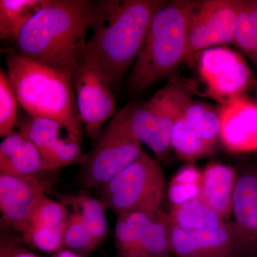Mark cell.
Returning <instances> with one entry per match:
<instances>
[{
  "instance_id": "6da1fadb",
  "label": "cell",
  "mask_w": 257,
  "mask_h": 257,
  "mask_svg": "<svg viewBox=\"0 0 257 257\" xmlns=\"http://www.w3.org/2000/svg\"><path fill=\"white\" fill-rule=\"evenodd\" d=\"M93 3L45 0L19 34L15 52L73 77L87 54Z\"/></svg>"
},
{
  "instance_id": "7a4b0ae2",
  "label": "cell",
  "mask_w": 257,
  "mask_h": 257,
  "mask_svg": "<svg viewBox=\"0 0 257 257\" xmlns=\"http://www.w3.org/2000/svg\"><path fill=\"white\" fill-rule=\"evenodd\" d=\"M167 3L101 0L93 3L88 52L109 77L115 92L133 67L154 16Z\"/></svg>"
},
{
  "instance_id": "3957f363",
  "label": "cell",
  "mask_w": 257,
  "mask_h": 257,
  "mask_svg": "<svg viewBox=\"0 0 257 257\" xmlns=\"http://www.w3.org/2000/svg\"><path fill=\"white\" fill-rule=\"evenodd\" d=\"M5 62L19 104L27 114L55 120L67 132L71 140L82 143L83 124L72 77L15 50L8 52Z\"/></svg>"
},
{
  "instance_id": "277c9868",
  "label": "cell",
  "mask_w": 257,
  "mask_h": 257,
  "mask_svg": "<svg viewBox=\"0 0 257 257\" xmlns=\"http://www.w3.org/2000/svg\"><path fill=\"white\" fill-rule=\"evenodd\" d=\"M199 1L178 0L157 12L143 46L132 67L127 88L138 94L170 77L187 60L189 23Z\"/></svg>"
},
{
  "instance_id": "5b68a950",
  "label": "cell",
  "mask_w": 257,
  "mask_h": 257,
  "mask_svg": "<svg viewBox=\"0 0 257 257\" xmlns=\"http://www.w3.org/2000/svg\"><path fill=\"white\" fill-rule=\"evenodd\" d=\"M135 104L130 102L116 111L94 141L81 163L79 181L84 189L100 187L122 172L143 152L132 128Z\"/></svg>"
},
{
  "instance_id": "8992f818",
  "label": "cell",
  "mask_w": 257,
  "mask_h": 257,
  "mask_svg": "<svg viewBox=\"0 0 257 257\" xmlns=\"http://www.w3.org/2000/svg\"><path fill=\"white\" fill-rule=\"evenodd\" d=\"M99 188L106 210L119 214L161 208L165 176L160 164L146 152Z\"/></svg>"
},
{
  "instance_id": "52a82bcc",
  "label": "cell",
  "mask_w": 257,
  "mask_h": 257,
  "mask_svg": "<svg viewBox=\"0 0 257 257\" xmlns=\"http://www.w3.org/2000/svg\"><path fill=\"white\" fill-rule=\"evenodd\" d=\"M171 223L162 208L119 214L114 229L117 257H170Z\"/></svg>"
},
{
  "instance_id": "ba28073f",
  "label": "cell",
  "mask_w": 257,
  "mask_h": 257,
  "mask_svg": "<svg viewBox=\"0 0 257 257\" xmlns=\"http://www.w3.org/2000/svg\"><path fill=\"white\" fill-rule=\"evenodd\" d=\"M76 102L88 137L95 140L116 114L115 91L109 77L87 52L73 77Z\"/></svg>"
},
{
  "instance_id": "9c48e42d",
  "label": "cell",
  "mask_w": 257,
  "mask_h": 257,
  "mask_svg": "<svg viewBox=\"0 0 257 257\" xmlns=\"http://www.w3.org/2000/svg\"><path fill=\"white\" fill-rule=\"evenodd\" d=\"M198 72L205 94L221 105L245 96L253 85L252 72L242 56L226 47H214L201 52Z\"/></svg>"
},
{
  "instance_id": "30bf717a",
  "label": "cell",
  "mask_w": 257,
  "mask_h": 257,
  "mask_svg": "<svg viewBox=\"0 0 257 257\" xmlns=\"http://www.w3.org/2000/svg\"><path fill=\"white\" fill-rule=\"evenodd\" d=\"M182 110L178 94L168 87L162 88L146 102L135 104L134 107L131 120L134 133L162 162L168 159L171 133Z\"/></svg>"
},
{
  "instance_id": "8fae6325",
  "label": "cell",
  "mask_w": 257,
  "mask_h": 257,
  "mask_svg": "<svg viewBox=\"0 0 257 257\" xmlns=\"http://www.w3.org/2000/svg\"><path fill=\"white\" fill-rule=\"evenodd\" d=\"M241 0L200 2L189 23L186 58L234 42Z\"/></svg>"
},
{
  "instance_id": "7c38bea8",
  "label": "cell",
  "mask_w": 257,
  "mask_h": 257,
  "mask_svg": "<svg viewBox=\"0 0 257 257\" xmlns=\"http://www.w3.org/2000/svg\"><path fill=\"white\" fill-rule=\"evenodd\" d=\"M172 254L177 257H240L251 255L234 221L207 231H188L171 224Z\"/></svg>"
},
{
  "instance_id": "4fadbf2b",
  "label": "cell",
  "mask_w": 257,
  "mask_h": 257,
  "mask_svg": "<svg viewBox=\"0 0 257 257\" xmlns=\"http://www.w3.org/2000/svg\"><path fill=\"white\" fill-rule=\"evenodd\" d=\"M49 187L50 184L37 177L25 178L0 174V211L3 224L23 234L28 229L32 207Z\"/></svg>"
},
{
  "instance_id": "5bb4252c",
  "label": "cell",
  "mask_w": 257,
  "mask_h": 257,
  "mask_svg": "<svg viewBox=\"0 0 257 257\" xmlns=\"http://www.w3.org/2000/svg\"><path fill=\"white\" fill-rule=\"evenodd\" d=\"M219 140L234 153L257 150V102L246 96L222 104L219 109Z\"/></svg>"
},
{
  "instance_id": "9a60e30c",
  "label": "cell",
  "mask_w": 257,
  "mask_h": 257,
  "mask_svg": "<svg viewBox=\"0 0 257 257\" xmlns=\"http://www.w3.org/2000/svg\"><path fill=\"white\" fill-rule=\"evenodd\" d=\"M238 172L233 221L248 245L251 255L257 256V164L246 166Z\"/></svg>"
},
{
  "instance_id": "2e32d148",
  "label": "cell",
  "mask_w": 257,
  "mask_h": 257,
  "mask_svg": "<svg viewBox=\"0 0 257 257\" xmlns=\"http://www.w3.org/2000/svg\"><path fill=\"white\" fill-rule=\"evenodd\" d=\"M238 176L234 167L219 162L209 164L202 172L199 199L225 221L232 215Z\"/></svg>"
},
{
  "instance_id": "e0dca14e",
  "label": "cell",
  "mask_w": 257,
  "mask_h": 257,
  "mask_svg": "<svg viewBox=\"0 0 257 257\" xmlns=\"http://www.w3.org/2000/svg\"><path fill=\"white\" fill-rule=\"evenodd\" d=\"M42 171L41 154L19 132L3 138L0 144V174L32 178Z\"/></svg>"
},
{
  "instance_id": "ac0fdd59",
  "label": "cell",
  "mask_w": 257,
  "mask_h": 257,
  "mask_svg": "<svg viewBox=\"0 0 257 257\" xmlns=\"http://www.w3.org/2000/svg\"><path fill=\"white\" fill-rule=\"evenodd\" d=\"M168 214L172 226L188 231L215 229L226 221L199 198L171 207Z\"/></svg>"
},
{
  "instance_id": "d6986e66",
  "label": "cell",
  "mask_w": 257,
  "mask_h": 257,
  "mask_svg": "<svg viewBox=\"0 0 257 257\" xmlns=\"http://www.w3.org/2000/svg\"><path fill=\"white\" fill-rule=\"evenodd\" d=\"M45 0H1L0 37L16 41L22 29L40 10Z\"/></svg>"
},
{
  "instance_id": "ffe728a7",
  "label": "cell",
  "mask_w": 257,
  "mask_h": 257,
  "mask_svg": "<svg viewBox=\"0 0 257 257\" xmlns=\"http://www.w3.org/2000/svg\"><path fill=\"white\" fill-rule=\"evenodd\" d=\"M183 111L184 109L174 123L171 133L170 145L181 159L192 162L196 159L210 155L214 151V147L206 143L194 133L184 118Z\"/></svg>"
},
{
  "instance_id": "44dd1931",
  "label": "cell",
  "mask_w": 257,
  "mask_h": 257,
  "mask_svg": "<svg viewBox=\"0 0 257 257\" xmlns=\"http://www.w3.org/2000/svg\"><path fill=\"white\" fill-rule=\"evenodd\" d=\"M233 44L257 69V0H241Z\"/></svg>"
},
{
  "instance_id": "7402d4cb",
  "label": "cell",
  "mask_w": 257,
  "mask_h": 257,
  "mask_svg": "<svg viewBox=\"0 0 257 257\" xmlns=\"http://www.w3.org/2000/svg\"><path fill=\"white\" fill-rule=\"evenodd\" d=\"M17 127L19 133L36 147L42 157L60 140L62 126L55 120L27 114L19 117Z\"/></svg>"
},
{
  "instance_id": "603a6c76",
  "label": "cell",
  "mask_w": 257,
  "mask_h": 257,
  "mask_svg": "<svg viewBox=\"0 0 257 257\" xmlns=\"http://www.w3.org/2000/svg\"><path fill=\"white\" fill-rule=\"evenodd\" d=\"M184 118L199 138L215 147L220 137L221 122L219 111L203 103L190 101L183 111Z\"/></svg>"
},
{
  "instance_id": "cb8c5ba5",
  "label": "cell",
  "mask_w": 257,
  "mask_h": 257,
  "mask_svg": "<svg viewBox=\"0 0 257 257\" xmlns=\"http://www.w3.org/2000/svg\"><path fill=\"white\" fill-rule=\"evenodd\" d=\"M69 203L77 208L82 214L84 222L92 233L96 246L104 242L108 234L106 209L99 199L89 196L79 195L72 197Z\"/></svg>"
},
{
  "instance_id": "d4e9b609",
  "label": "cell",
  "mask_w": 257,
  "mask_h": 257,
  "mask_svg": "<svg viewBox=\"0 0 257 257\" xmlns=\"http://www.w3.org/2000/svg\"><path fill=\"white\" fill-rule=\"evenodd\" d=\"M64 241L65 250L82 257L87 256L98 247L90 230L77 208L74 207L73 213L69 214L64 230Z\"/></svg>"
},
{
  "instance_id": "484cf974",
  "label": "cell",
  "mask_w": 257,
  "mask_h": 257,
  "mask_svg": "<svg viewBox=\"0 0 257 257\" xmlns=\"http://www.w3.org/2000/svg\"><path fill=\"white\" fill-rule=\"evenodd\" d=\"M69 216V212L64 204L52 200L43 194L38 198L30 211L28 228L30 226H64L67 225Z\"/></svg>"
},
{
  "instance_id": "4316f807",
  "label": "cell",
  "mask_w": 257,
  "mask_h": 257,
  "mask_svg": "<svg viewBox=\"0 0 257 257\" xmlns=\"http://www.w3.org/2000/svg\"><path fill=\"white\" fill-rule=\"evenodd\" d=\"M18 99L7 72L0 70V136L6 138L18 124Z\"/></svg>"
},
{
  "instance_id": "83f0119b",
  "label": "cell",
  "mask_w": 257,
  "mask_h": 257,
  "mask_svg": "<svg viewBox=\"0 0 257 257\" xmlns=\"http://www.w3.org/2000/svg\"><path fill=\"white\" fill-rule=\"evenodd\" d=\"M84 155L80 144L60 138L42 157V171H51L62 168L67 166L81 164Z\"/></svg>"
},
{
  "instance_id": "f1b7e54d",
  "label": "cell",
  "mask_w": 257,
  "mask_h": 257,
  "mask_svg": "<svg viewBox=\"0 0 257 257\" xmlns=\"http://www.w3.org/2000/svg\"><path fill=\"white\" fill-rule=\"evenodd\" d=\"M66 226L60 227L30 226L23 233V241L39 251L59 253L64 248V234Z\"/></svg>"
},
{
  "instance_id": "f546056e",
  "label": "cell",
  "mask_w": 257,
  "mask_h": 257,
  "mask_svg": "<svg viewBox=\"0 0 257 257\" xmlns=\"http://www.w3.org/2000/svg\"><path fill=\"white\" fill-rule=\"evenodd\" d=\"M201 183L171 181L168 198L171 207L179 205L200 197Z\"/></svg>"
},
{
  "instance_id": "4dcf8cb0",
  "label": "cell",
  "mask_w": 257,
  "mask_h": 257,
  "mask_svg": "<svg viewBox=\"0 0 257 257\" xmlns=\"http://www.w3.org/2000/svg\"><path fill=\"white\" fill-rule=\"evenodd\" d=\"M55 257H82L79 255L76 254L72 251H68V250H63L60 252L57 253V256Z\"/></svg>"
},
{
  "instance_id": "1f68e13d",
  "label": "cell",
  "mask_w": 257,
  "mask_h": 257,
  "mask_svg": "<svg viewBox=\"0 0 257 257\" xmlns=\"http://www.w3.org/2000/svg\"><path fill=\"white\" fill-rule=\"evenodd\" d=\"M13 257H37L35 256V255L32 254V253H30L29 252H27V251H20L19 252L15 253L14 256Z\"/></svg>"
},
{
  "instance_id": "d6a6232c",
  "label": "cell",
  "mask_w": 257,
  "mask_h": 257,
  "mask_svg": "<svg viewBox=\"0 0 257 257\" xmlns=\"http://www.w3.org/2000/svg\"><path fill=\"white\" fill-rule=\"evenodd\" d=\"M240 257H257L256 255H246V256H242Z\"/></svg>"
},
{
  "instance_id": "836d02e7",
  "label": "cell",
  "mask_w": 257,
  "mask_h": 257,
  "mask_svg": "<svg viewBox=\"0 0 257 257\" xmlns=\"http://www.w3.org/2000/svg\"><path fill=\"white\" fill-rule=\"evenodd\" d=\"M256 96H257V87H256ZM257 102V101H256Z\"/></svg>"
}]
</instances>
